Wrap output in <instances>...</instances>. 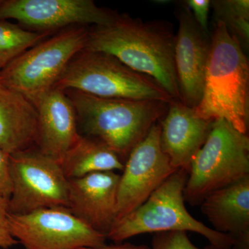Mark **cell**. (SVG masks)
<instances>
[{
  "label": "cell",
  "instance_id": "1",
  "mask_svg": "<svg viewBox=\"0 0 249 249\" xmlns=\"http://www.w3.org/2000/svg\"><path fill=\"white\" fill-rule=\"evenodd\" d=\"M175 36L163 22H143L119 15L114 22L88 31L85 50L115 57L134 71L151 77L180 101L175 70Z\"/></svg>",
  "mask_w": 249,
  "mask_h": 249
},
{
  "label": "cell",
  "instance_id": "2",
  "mask_svg": "<svg viewBox=\"0 0 249 249\" xmlns=\"http://www.w3.org/2000/svg\"><path fill=\"white\" fill-rule=\"evenodd\" d=\"M248 59L240 41L222 22L215 21L204 91L194 112L196 116L212 121L224 119L242 134L249 129Z\"/></svg>",
  "mask_w": 249,
  "mask_h": 249
},
{
  "label": "cell",
  "instance_id": "3",
  "mask_svg": "<svg viewBox=\"0 0 249 249\" xmlns=\"http://www.w3.org/2000/svg\"><path fill=\"white\" fill-rule=\"evenodd\" d=\"M65 91L76 111L80 135L102 142L124 163L168 109V103L161 101L101 98L74 90Z\"/></svg>",
  "mask_w": 249,
  "mask_h": 249
},
{
  "label": "cell",
  "instance_id": "4",
  "mask_svg": "<svg viewBox=\"0 0 249 249\" xmlns=\"http://www.w3.org/2000/svg\"><path fill=\"white\" fill-rule=\"evenodd\" d=\"M188 178V169L176 170L140 207L116 221L107 239L119 243L140 234L191 231L204 236L216 249H232L230 235L207 227L187 211L183 191Z\"/></svg>",
  "mask_w": 249,
  "mask_h": 249
},
{
  "label": "cell",
  "instance_id": "5",
  "mask_svg": "<svg viewBox=\"0 0 249 249\" xmlns=\"http://www.w3.org/2000/svg\"><path fill=\"white\" fill-rule=\"evenodd\" d=\"M53 88L101 98L167 103L174 100L151 77L134 71L109 54L85 49L72 59Z\"/></svg>",
  "mask_w": 249,
  "mask_h": 249
},
{
  "label": "cell",
  "instance_id": "6",
  "mask_svg": "<svg viewBox=\"0 0 249 249\" xmlns=\"http://www.w3.org/2000/svg\"><path fill=\"white\" fill-rule=\"evenodd\" d=\"M249 177V137L224 119L213 121L205 142L192 160L183 196L200 205L213 192Z\"/></svg>",
  "mask_w": 249,
  "mask_h": 249
},
{
  "label": "cell",
  "instance_id": "7",
  "mask_svg": "<svg viewBox=\"0 0 249 249\" xmlns=\"http://www.w3.org/2000/svg\"><path fill=\"white\" fill-rule=\"evenodd\" d=\"M88 31L85 27L71 28L39 42L1 69L0 84L30 101L52 89L72 59L85 48Z\"/></svg>",
  "mask_w": 249,
  "mask_h": 249
},
{
  "label": "cell",
  "instance_id": "8",
  "mask_svg": "<svg viewBox=\"0 0 249 249\" xmlns=\"http://www.w3.org/2000/svg\"><path fill=\"white\" fill-rule=\"evenodd\" d=\"M9 172L12 184L10 214L68 208L69 180L58 160L31 147L9 155Z\"/></svg>",
  "mask_w": 249,
  "mask_h": 249
},
{
  "label": "cell",
  "instance_id": "9",
  "mask_svg": "<svg viewBox=\"0 0 249 249\" xmlns=\"http://www.w3.org/2000/svg\"><path fill=\"white\" fill-rule=\"evenodd\" d=\"M10 231L25 249H80L106 245L107 237L82 222L68 208L9 214Z\"/></svg>",
  "mask_w": 249,
  "mask_h": 249
},
{
  "label": "cell",
  "instance_id": "10",
  "mask_svg": "<svg viewBox=\"0 0 249 249\" xmlns=\"http://www.w3.org/2000/svg\"><path fill=\"white\" fill-rule=\"evenodd\" d=\"M160 135V125L157 123L126 160L118 188L116 222L140 207L178 170L162 150Z\"/></svg>",
  "mask_w": 249,
  "mask_h": 249
},
{
  "label": "cell",
  "instance_id": "11",
  "mask_svg": "<svg viewBox=\"0 0 249 249\" xmlns=\"http://www.w3.org/2000/svg\"><path fill=\"white\" fill-rule=\"evenodd\" d=\"M119 14L92 0H1L0 20L16 19L26 27L49 30L70 25H109Z\"/></svg>",
  "mask_w": 249,
  "mask_h": 249
},
{
  "label": "cell",
  "instance_id": "12",
  "mask_svg": "<svg viewBox=\"0 0 249 249\" xmlns=\"http://www.w3.org/2000/svg\"><path fill=\"white\" fill-rule=\"evenodd\" d=\"M178 20L174 58L180 101L194 109L202 97L211 38L201 30L188 7L179 11Z\"/></svg>",
  "mask_w": 249,
  "mask_h": 249
},
{
  "label": "cell",
  "instance_id": "13",
  "mask_svg": "<svg viewBox=\"0 0 249 249\" xmlns=\"http://www.w3.org/2000/svg\"><path fill=\"white\" fill-rule=\"evenodd\" d=\"M120 178L115 172H101L69 180L68 209L82 222L107 235L116 222Z\"/></svg>",
  "mask_w": 249,
  "mask_h": 249
},
{
  "label": "cell",
  "instance_id": "14",
  "mask_svg": "<svg viewBox=\"0 0 249 249\" xmlns=\"http://www.w3.org/2000/svg\"><path fill=\"white\" fill-rule=\"evenodd\" d=\"M31 101L37 114L36 147L60 163L80 137L73 105L65 91L54 88Z\"/></svg>",
  "mask_w": 249,
  "mask_h": 249
},
{
  "label": "cell",
  "instance_id": "15",
  "mask_svg": "<svg viewBox=\"0 0 249 249\" xmlns=\"http://www.w3.org/2000/svg\"><path fill=\"white\" fill-rule=\"evenodd\" d=\"M160 121L162 150L174 168L189 169L209 136L213 121L197 117L194 109L175 100L168 103V111Z\"/></svg>",
  "mask_w": 249,
  "mask_h": 249
},
{
  "label": "cell",
  "instance_id": "16",
  "mask_svg": "<svg viewBox=\"0 0 249 249\" xmlns=\"http://www.w3.org/2000/svg\"><path fill=\"white\" fill-rule=\"evenodd\" d=\"M200 206L214 230L232 237V249H249V177L213 192Z\"/></svg>",
  "mask_w": 249,
  "mask_h": 249
},
{
  "label": "cell",
  "instance_id": "17",
  "mask_svg": "<svg viewBox=\"0 0 249 249\" xmlns=\"http://www.w3.org/2000/svg\"><path fill=\"white\" fill-rule=\"evenodd\" d=\"M37 114L22 93L0 84V149L9 155L36 147Z\"/></svg>",
  "mask_w": 249,
  "mask_h": 249
},
{
  "label": "cell",
  "instance_id": "18",
  "mask_svg": "<svg viewBox=\"0 0 249 249\" xmlns=\"http://www.w3.org/2000/svg\"><path fill=\"white\" fill-rule=\"evenodd\" d=\"M60 163L68 180L101 172L123 171L124 165L120 157L109 147L96 139L83 135Z\"/></svg>",
  "mask_w": 249,
  "mask_h": 249
},
{
  "label": "cell",
  "instance_id": "19",
  "mask_svg": "<svg viewBox=\"0 0 249 249\" xmlns=\"http://www.w3.org/2000/svg\"><path fill=\"white\" fill-rule=\"evenodd\" d=\"M45 36L46 33L25 30L8 20H0V67L4 68Z\"/></svg>",
  "mask_w": 249,
  "mask_h": 249
},
{
  "label": "cell",
  "instance_id": "20",
  "mask_svg": "<svg viewBox=\"0 0 249 249\" xmlns=\"http://www.w3.org/2000/svg\"><path fill=\"white\" fill-rule=\"evenodd\" d=\"M215 21L222 22L228 31L235 36L242 47L249 43V0H216L211 1Z\"/></svg>",
  "mask_w": 249,
  "mask_h": 249
},
{
  "label": "cell",
  "instance_id": "21",
  "mask_svg": "<svg viewBox=\"0 0 249 249\" xmlns=\"http://www.w3.org/2000/svg\"><path fill=\"white\" fill-rule=\"evenodd\" d=\"M151 249H216L210 245L201 249L192 243L185 231H168L154 233Z\"/></svg>",
  "mask_w": 249,
  "mask_h": 249
},
{
  "label": "cell",
  "instance_id": "22",
  "mask_svg": "<svg viewBox=\"0 0 249 249\" xmlns=\"http://www.w3.org/2000/svg\"><path fill=\"white\" fill-rule=\"evenodd\" d=\"M9 199L0 196V247L9 249L17 245L18 240L13 237L9 225Z\"/></svg>",
  "mask_w": 249,
  "mask_h": 249
},
{
  "label": "cell",
  "instance_id": "23",
  "mask_svg": "<svg viewBox=\"0 0 249 249\" xmlns=\"http://www.w3.org/2000/svg\"><path fill=\"white\" fill-rule=\"evenodd\" d=\"M188 9L192 10L193 18L205 34L209 35V13L210 0H188L186 1Z\"/></svg>",
  "mask_w": 249,
  "mask_h": 249
},
{
  "label": "cell",
  "instance_id": "24",
  "mask_svg": "<svg viewBox=\"0 0 249 249\" xmlns=\"http://www.w3.org/2000/svg\"><path fill=\"white\" fill-rule=\"evenodd\" d=\"M12 192L9 172V155L0 149V196L9 199Z\"/></svg>",
  "mask_w": 249,
  "mask_h": 249
},
{
  "label": "cell",
  "instance_id": "25",
  "mask_svg": "<svg viewBox=\"0 0 249 249\" xmlns=\"http://www.w3.org/2000/svg\"><path fill=\"white\" fill-rule=\"evenodd\" d=\"M80 249H151L150 247L145 245H134L131 244H123V245H116L96 247V248H83Z\"/></svg>",
  "mask_w": 249,
  "mask_h": 249
},
{
  "label": "cell",
  "instance_id": "26",
  "mask_svg": "<svg viewBox=\"0 0 249 249\" xmlns=\"http://www.w3.org/2000/svg\"><path fill=\"white\" fill-rule=\"evenodd\" d=\"M1 68L0 67V72H1Z\"/></svg>",
  "mask_w": 249,
  "mask_h": 249
},
{
  "label": "cell",
  "instance_id": "27",
  "mask_svg": "<svg viewBox=\"0 0 249 249\" xmlns=\"http://www.w3.org/2000/svg\"><path fill=\"white\" fill-rule=\"evenodd\" d=\"M1 0H0V3H1Z\"/></svg>",
  "mask_w": 249,
  "mask_h": 249
}]
</instances>
